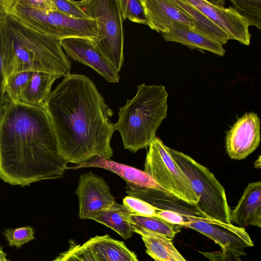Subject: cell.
<instances>
[{
	"label": "cell",
	"instance_id": "28",
	"mask_svg": "<svg viewBox=\"0 0 261 261\" xmlns=\"http://www.w3.org/2000/svg\"><path fill=\"white\" fill-rule=\"evenodd\" d=\"M123 21H129L147 25V19L141 0H119Z\"/></svg>",
	"mask_w": 261,
	"mask_h": 261
},
{
	"label": "cell",
	"instance_id": "21",
	"mask_svg": "<svg viewBox=\"0 0 261 261\" xmlns=\"http://www.w3.org/2000/svg\"><path fill=\"white\" fill-rule=\"evenodd\" d=\"M60 76L42 72H33L31 79L20 97V102L29 105L44 103L51 93L54 82Z\"/></svg>",
	"mask_w": 261,
	"mask_h": 261
},
{
	"label": "cell",
	"instance_id": "3",
	"mask_svg": "<svg viewBox=\"0 0 261 261\" xmlns=\"http://www.w3.org/2000/svg\"><path fill=\"white\" fill-rule=\"evenodd\" d=\"M61 41L33 31L8 16L0 24V56L5 81L11 75L23 71L60 77L70 73L71 63Z\"/></svg>",
	"mask_w": 261,
	"mask_h": 261
},
{
	"label": "cell",
	"instance_id": "11",
	"mask_svg": "<svg viewBox=\"0 0 261 261\" xmlns=\"http://www.w3.org/2000/svg\"><path fill=\"white\" fill-rule=\"evenodd\" d=\"M214 24L223 30L229 40L249 45L251 35L249 24L232 7H224L216 2L206 0H187Z\"/></svg>",
	"mask_w": 261,
	"mask_h": 261
},
{
	"label": "cell",
	"instance_id": "18",
	"mask_svg": "<svg viewBox=\"0 0 261 261\" xmlns=\"http://www.w3.org/2000/svg\"><path fill=\"white\" fill-rule=\"evenodd\" d=\"M162 34L166 41L177 42L189 47L206 50L221 57L225 53L220 43L186 27L174 25Z\"/></svg>",
	"mask_w": 261,
	"mask_h": 261
},
{
	"label": "cell",
	"instance_id": "4",
	"mask_svg": "<svg viewBox=\"0 0 261 261\" xmlns=\"http://www.w3.org/2000/svg\"><path fill=\"white\" fill-rule=\"evenodd\" d=\"M168 96L163 85L137 86L135 96L119 109L118 120L115 124L125 149L135 153L149 147L167 117Z\"/></svg>",
	"mask_w": 261,
	"mask_h": 261
},
{
	"label": "cell",
	"instance_id": "34",
	"mask_svg": "<svg viewBox=\"0 0 261 261\" xmlns=\"http://www.w3.org/2000/svg\"><path fill=\"white\" fill-rule=\"evenodd\" d=\"M14 0H0V24L10 15V7Z\"/></svg>",
	"mask_w": 261,
	"mask_h": 261
},
{
	"label": "cell",
	"instance_id": "38",
	"mask_svg": "<svg viewBox=\"0 0 261 261\" xmlns=\"http://www.w3.org/2000/svg\"><path fill=\"white\" fill-rule=\"evenodd\" d=\"M254 166L255 168H260V158L259 156L258 161L256 160L254 163Z\"/></svg>",
	"mask_w": 261,
	"mask_h": 261
},
{
	"label": "cell",
	"instance_id": "8",
	"mask_svg": "<svg viewBox=\"0 0 261 261\" xmlns=\"http://www.w3.org/2000/svg\"><path fill=\"white\" fill-rule=\"evenodd\" d=\"M144 171L167 193L190 204L196 206L197 204L199 198L189 179L159 137H156L149 146Z\"/></svg>",
	"mask_w": 261,
	"mask_h": 261
},
{
	"label": "cell",
	"instance_id": "9",
	"mask_svg": "<svg viewBox=\"0 0 261 261\" xmlns=\"http://www.w3.org/2000/svg\"><path fill=\"white\" fill-rule=\"evenodd\" d=\"M182 227L195 230L210 238L221 247V251L227 255L240 258L245 254V248L254 246L245 228L232 224L194 221L186 223Z\"/></svg>",
	"mask_w": 261,
	"mask_h": 261
},
{
	"label": "cell",
	"instance_id": "1",
	"mask_svg": "<svg viewBox=\"0 0 261 261\" xmlns=\"http://www.w3.org/2000/svg\"><path fill=\"white\" fill-rule=\"evenodd\" d=\"M44 103L60 153L67 163L79 165L97 156H113V112L88 77L64 76Z\"/></svg>",
	"mask_w": 261,
	"mask_h": 261
},
{
	"label": "cell",
	"instance_id": "35",
	"mask_svg": "<svg viewBox=\"0 0 261 261\" xmlns=\"http://www.w3.org/2000/svg\"><path fill=\"white\" fill-rule=\"evenodd\" d=\"M5 95V78L0 56V108L4 101Z\"/></svg>",
	"mask_w": 261,
	"mask_h": 261
},
{
	"label": "cell",
	"instance_id": "36",
	"mask_svg": "<svg viewBox=\"0 0 261 261\" xmlns=\"http://www.w3.org/2000/svg\"><path fill=\"white\" fill-rule=\"evenodd\" d=\"M0 261H9L7 258V254L4 252L1 246H0Z\"/></svg>",
	"mask_w": 261,
	"mask_h": 261
},
{
	"label": "cell",
	"instance_id": "13",
	"mask_svg": "<svg viewBox=\"0 0 261 261\" xmlns=\"http://www.w3.org/2000/svg\"><path fill=\"white\" fill-rule=\"evenodd\" d=\"M260 125L259 118L253 112L245 113L236 121L226 137V151L231 159H244L257 148Z\"/></svg>",
	"mask_w": 261,
	"mask_h": 261
},
{
	"label": "cell",
	"instance_id": "29",
	"mask_svg": "<svg viewBox=\"0 0 261 261\" xmlns=\"http://www.w3.org/2000/svg\"><path fill=\"white\" fill-rule=\"evenodd\" d=\"M35 231L30 226L14 228H7L3 232L9 245L11 247L21 248L25 243L35 239Z\"/></svg>",
	"mask_w": 261,
	"mask_h": 261
},
{
	"label": "cell",
	"instance_id": "19",
	"mask_svg": "<svg viewBox=\"0 0 261 261\" xmlns=\"http://www.w3.org/2000/svg\"><path fill=\"white\" fill-rule=\"evenodd\" d=\"M88 242L100 261H139L136 254L123 242L108 234L94 236Z\"/></svg>",
	"mask_w": 261,
	"mask_h": 261
},
{
	"label": "cell",
	"instance_id": "32",
	"mask_svg": "<svg viewBox=\"0 0 261 261\" xmlns=\"http://www.w3.org/2000/svg\"><path fill=\"white\" fill-rule=\"evenodd\" d=\"M57 10L69 17L78 19H92L71 0H51Z\"/></svg>",
	"mask_w": 261,
	"mask_h": 261
},
{
	"label": "cell",
	"instance_id": "20",
	"mask_svg": "<svg viewBox=\"0 0 261 261\" xmlns=\"http://www.w3.org/2000/svg\"><path fill=\"white\" fill-rule=\"evenodd\" d=\"M133 230L141 236L146 253L155 261H187L174 246L172 240L143 229Z\"/></svg>",
	"mask_w": 261,
	"mask_h": 261
},
{
	"label": "cell",
	"instance_id": "17",
	"mask_svg": "<svg viewBox=\"0 0 261 261\" xmlns=\"http://www.w3.org/2000/svg\"><path fill=\"white\" fill-rule=\"evenodd\" d=\"M85 167H98L112 171L124 179L127 185L154 188L166 192L144 171L106 159L102 156H97L68 169H78Z\"/></svg>",
	"mask_w": 261,
	"mask_h": 261
},
{
	"label": "cell",
	"instance_id": "14",
	"mask_svg": "<svg viewBox=\"0 0 261 261\" xmlns=\"http://www.w3.org/2000/svg\"><path fill=\"white\" fill-rule=\"evenodd\" d=\"M147 19V25L162 34L174 25L197 31L193 19L172 0H141Z\"/></svg>",
	"mask_w": 261,
	"mask_h": 261
},
{
	"label": "cell",
	"instance_id": "31",
	"mask_svg": "<svg viewBox=\"0 0 261 261\" xmlns=\"http://www.w3.org/2000/svg\"><path fill=\"white\" fill-rule=\"evenodd\" d=\"M157 217L169 223L180 225L182 227L186 223L194 221H204L210 223L218 222L205 217L187 216L174 212L163 210H159L158 212Z\"/></svg>",
	"mask_w": 261,
	"mask_h": 261
},
{
	"label": "cell",
	"instance_id": "2",
	"mask_svg": "<svg viewBox=\"0 0 261 261\" xmlns=\"http://www.w3.org/2000/svg\"><path fill=\"white\" fill-rule=\"evenodd\" d=\"M67 163L45 103L29 105L5 97L0 108V178L22 186L59 178Z\"/></svg>",
	"mask_w": 261,
	"mask_h": 261
},
{
	"label": "cell",
	"instance_id": "7",
	"mask_svg": "<svg viewBox=\"0 0 261 261\" xmlns=\"http://www.w3.org/2000/svg\"><path fill=\"white\" fill-rule=\"evenodd\" d=\"M10 15L27 28L46 35L64 39L84 37L93 39L97 36L93 19H78L68 17L58 10L43 11L29 9L14 0Z\"/></svg>",
	"mask_w": 261,
	"mask_h": 261
},
{
	"label": "cell",
	"instance_id": "23",
	"mask_svg": "<svg viewBox=\"0 0 261 261\" xmlns=\"http://www.w3.org/2000/svg\"><path fill=\"white\" fill-rule=\"evenodd\" d=\"M193 20L197 31L220 43L225 44L229 40L227 34L187 0H172Z\"/></svg>",
	"mask_w": 261,
	"mask_h": 261
},
{
	"label": "cell",
	"instance_id": "30",
	"mask_svg": "<svg viewBox=\"0 0 261 261\" xmlns=\"http://www.w3.org/2000/svg\"><path fill=\"white\" fill-rule=\"evenodd\" d=\"M134 215L157 217V213L160 210L146 201L134 197L127 196L123 199V204Z\"/></svg>",
	"mask_w": 261,
	"mask_h": 261
},
{
	"label": "cell",
	"instance_id": "12",
	"mask_svg": "<svg viewBox=\"0 0 261 261\" xmlns=\"http://www.w3.org/2000/svg\"><path fill=\"white\" fill-rule=\"evenodd\" d=\"M61 43L66 55L73 60L90 66L109 83L119 82V73L92 39L84 37L66 38L62 39Z\"/></svg>",
	"mask_w": 261,
	"mask_h": 261
},
{
	"label": "cell",
	"instance_id": "6",
	"mask_svg": "<svg viewBox=\"0 0 261 261\" xmlns=\"http://www.w3.org/2000/svg\"><path fill=\"white\" fill-rule=\"evenodd\" d=\"M74 1L95 21L97 36L92 40L119 73L124 60L123 21L119 0Z\"/></svg>",
	"mask_w": 261,
	"mask_h": 261
},
{
	"label": "cell",
	"instance_id": "16",
	"mask_svg": "<svg viewBox=\"0 0 261 261\" xmlns=\"http://www.w3.org/2000/svg\"><path fill=\"white\" fill-rule=\"evenodd\" d=\"M230 223L245 228L261 226V182L249 183L236 206L231 211Z\"/></svg>",
	"mask_w": 261,
	"mask_h": 261
},
{
	"label": "cell",
	"instance_id": "15",
	"mask_svg": "<svg viewBox=\"0 0 261 261\" xmlns=\"http://www.w3.org/2000/svg\"><path fill=\"white\" fill-rule=\"evenodd\" d=\"M125 192L128 196L143 200L160 210L190 216L205 217L196 206L162 190L127 185L125 187Z\"/></svg>",
	"mask_w": 261,
	"mask_h": 261
},
{
	"label": "cell",
	"instance_id": "37",
	"mask_svg": "<svg viewBox=\"0 0 261 261\" xmlns=\"http://www.w3.org/2000/svg\"><path fill=\"white\" fill-rule=\"evenodd\" d=\"M224 261H242L240 258L232 256H227Z\"/></svg>",
	"mask_w": 261,
	"mask_h": 261
},
{
	"label": "cell",
	"instance_id": "24",
	"mask_svg": "<svg viewBox=\"0 0 261 261\" xmlns=\"http://www.w3.org/2000/svg\"><path fill=\"white\" fill-rule=\"evenodd\" d=\"M132 228H140L162 236L172 240L180 231V225L172 224L165 220L154 217H146L134 214L130 215Z\"/></svg>",
	"mask_w": 261,
	"mask_h": 261
},
{
	"label": "cell",
	"instance_id": "22",
	"mask_svg": "<svg viewBox=\"0 0 261 261\" xmlns=\"http://www.w3.org/2000/svg\"><path fill=\"white\" fill-rule=\"evenodd\" d=\"M131 214L124 205L115 202L110 208L99 213L94 221L113 229L126 240L134 233L130 222Z\"/></svg>",
	"mask_w": 261,
	"mask_h": 261
},
{
	"label": "cell",
	"instance_id": "33",
	"mask_svg": "<svg viewBox=\"0 0 261 261\" xmlns=\"http://www.w3.org/2000/svg\"><path fill=\"white\" fill-rule=\"evenodd\" d=\"M20 5L38 10H56L51 0H16Z\"/></svg>",
	"mask_w": 261,
	"mask_h": 261
},
{
	"label": "cell",
	"instance_id": "5",
	"mask_svg": "<svg viewBox=\"0 0 261 261\" xmlns=\"http://www.w3.org/2000/svg\"><path fill=\"white\" fill-rule=\"evenodd\" d=\"M167 150L187 176L198 196L197 210L208 219L231 224V210L225 189L213 173L189 155L168 146Z\"/></svg>",
	"mask_w": 261,
	"mask_h": 261
},
{
	"label": "cell",
	"instance_id": "25",
	"mask_svg": "<svg viewBox=\"0 0 261 261\" xmlns=\"http://www.w3.org/2000/svg\"><path fill=\"white\" fill-rule=\"evenodd\" d=\"M53 261H100L87 241L83 244H77L72 240L69 241V247Z\"/></svg>",
	"mask_w": 261,
	"mask_h": 261
},
{
	"label": "cell",
	"instance_id": "27",
	"mask_svg": "<svg viewBox=\"0 0 261 261\" xmlns=\"http://www.w3.org/2000/svg\"><path fill=\"white\" fill-rule=\"evenodd\" d=\"M33 72H18L8 76L5 81V98L12 101H20V97L31 79Z\"/></svg>",
	"mask_w": 261,
	"mask_h": 261
},
{
	"label": "cell",
	"instance_id": "10",
	"mask_svg": "<svg viewBox=\"0 0 261 261\" xmlns=\"http://www.w3.org/2000/svg\"><path fill=\"white\" fill-rule=\"evenodd\" d=\"M75 192L78 196L79 216L81 219L94 220L99 213L116 202L104 179L92 172L80 176Z\"/></svg>",
	"mask_w": 261,
	"mask_h": 261
},
{
	"label": "cell",
	"instance_id": "26",
	"mask_svg": "<svg viewBox=\"0 0 261 261\" xmlns=\"http://www.w3.org/2000/svg\"><path fill=\"white\" fill-rule=\"evenodd\" d=\"M234 10L248 22L249 25L261 28L260 0H231Z\"/></svg>",
	"mask_w": 261,
	"mask_h": 261
}]
</instances>
